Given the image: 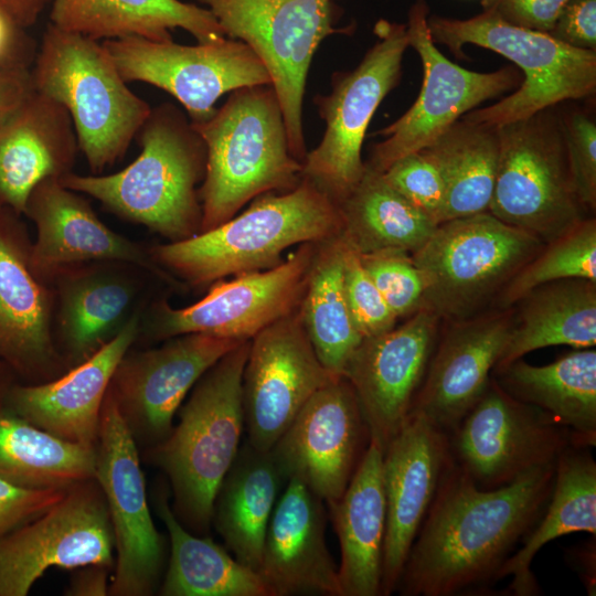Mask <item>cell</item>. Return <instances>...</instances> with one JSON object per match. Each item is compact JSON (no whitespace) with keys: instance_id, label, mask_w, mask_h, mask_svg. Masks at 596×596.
Here are the masks:
<instances>
[{"instance_id":"b9f144b4","label":"cell","mask_w":596,"mask_h":596,"mask_svg":"<svg viewBox=\"0 0 596 596\" xmlns=\"http://www.w3.org/2000/svg\"><path fill=\"white\" fill-rule=\"evenodd\" d=\"M362 266L395 317H409L425 308L421 272L405 251L386 249L358 254Z\"/></svg>"},{"instance_id":"f907efd6","label":"cell","mask_w":596,"mask_h":596,"mask_svg":"<svg viewBox=\"0 0 596 596\" xmlns=\"http://www.w3.org/2000/svg\"><path fill=\"white\" fill-rule=\"evenodd\" d=\"M71 581L67 595L75 596H105L109 592L107 585V572L109 567L88 565L82 567Z\"/></svg>"},{"instance_id":"52a82bcc","label":"cell","mask_w":596,"mask_h":596,"mask_svg":"<svg viewBox=\"0 0 596 596\" xmlns=\"http://www.w3.org/2000/svg\"><path fill=\"white\" fill-rule=\"evenodd\" d=\"M427 24L433 42L447 46L458 58L466 57L465 44H473L497 52L523 72L517 89L465 114L461 118L466 120L499 126L595 95V50L570 46L549 33L513 25L487 10L468 19L429 14Z\"/></svg>"},{"instance_id":"4fadbf2b","label":"cell","mask_w":596,"mask_h":596,"mask_svg":"<svg viewBox=\"0 0 596 596\" xmlns=\"http://www.w3.org/2000/svg\"><path fill=\"white\" fill-rule=\"evenodd\" d=\"M428 15L425 0H416L407 13L408 44L422 61L423 83L414 104L377 132L384 138L372 147L364 163L379 172H384L398 158L425 148L483 102L517 89L523 79L514 66L480 73L449 61L433 42Z\"/></svg>"},{"instance_id":"9a60e30c","label":"cell","mask_w":596,"mask_h":596,"mask_svg":"<svg viewBox=\"0 0 596 596\" xmlns=\"http://www.w3.org/2000/svg\"><path fill=\"white\" fill-rule=\"evenodd\" d=\"M102 44L127 83L142 82L167 92L184 107L192 124L209 119L222 95L270 84L265 65L251 47L230 38L182 45L127 36Z\"/></svg>"},{"instance_id":"e0dca14e","label":"cell","mask_w":596,"mask_h":596,"mask_svg":"<svg viewBox=\"0 0 596 596\" xmlns=\"http://www.w3.org/2000/svg\"><path fill=\"white\" fill-rule=\"evenodd\" d=\"M114 549L98 482L76 483L42 514L0 539V596H25L50 567L110 568Z\"/></svg>"},{"instance_id":"9c48e42d","label":"cell","mask_w":596,"mask_h":596,"mask_svg":"<svg viewBox=\"0 0 596 596\" xmlns=\"http://www.w3.org/2000/svg\"><path fill=\"white\" fill-rule=\"evenodd\" d=\"M498 128L500 151L488 212L544 244L592 216L573 183L556 106Z\"/></svg>"},{"instance_id":"d4e9b609","label":"cell","mask_w":596,"mask_h":596,"mask_svg":"<svg viewBox=\"0 0 596 596\" xmlns=\"http://www.w3.org/2000/svg\"><path fill=\"white\" fill-rule=\"evenodd\" d=\"M20 214L0 205V359L24 374H46L58 354L52 291L31 266Z\"/></svg>"},{"instance_id":"cb8c5ba5","label":"cell","mask_w":596,"mask_h":596,"mask_svg":"<svg viewBox=\"0 0 596 596\" xmlns=\"http://www.w3.org/2000/svg\"><path fill=\"white\" fill-rule=\"evenodd\" d=\"M24 215L35 225L31 266L43 278L86 262H120L168 278L150 252L104 224L91 204L60 179L40 182L28 198Z\"/></svg>"},{"instance_id":"e575fe53","label":"cell","mask_w":596,"mask_h":596,"mask_svg":"<svg viewBox=\"0 0 596 596\" xmlns=\"http://www.w3.org/2000/svg\"><path fill=\"white\" fill-rule=\"evenodd\" d=\"M512 307L514 323L494 369L546 347L585 349L596 344V281L568 278L546 283Z\"/></svg>"},{"instance_id":"30bf717a","label":"cell","mask_w":596,"mask_h":596,"mask_svg":"<svg viewBox=\"0 0 596 596\" xmlns=\"http://www.w3.org/2000/svg\"><path fill=\"white\" fill-rule=\"evenodd\" d=\"M226 38L251 47L265 65L286 123L289 148L304 161L302 102L312 56L336 28L332 0H199Z\"/></svg>"},{"instance_id":"816d5d0a","label":"cell","mask_w":596,"mask_h":596,"mask_svg":"<svg viewBox=\"0 0 596 596\" xmlns=\"http://www.w3.org/2000/svg\"><path fill=\"white\" fill-rule=\"evenodd\" d=\"M51 0H0V10L18 26L33 25Z\"/></svg>"},{"instance_id":"8992f818","label":"cell","mask_w":596,"mask_h":596,"mask_svg":"<svg viewBox=\"0 0 596 596\" xmlns=\"http://www.w3.org/2000/svg\"><path fill=\"white\" fill-rule=\"evenodd\" d=\"M32 77L35 92L68 111L79 150L95 174L125 156L151 111L128 87L102 43L51 22Z\"/></svg>"},{"instance_id":"3957f363","label":"cell","mask_w":596,"mask_h":596,"mask_svg":"<svg viewBox=\"0 0 596 596\" xmlns=\"http://www.w3.org/2000/svg\"><path fill=\"white\" fill-rule=\"evenodd\" d=\"M341 232L339 205L302 178L292 190L255 198L244 212L214 228L149 252L164 272L204 286L273 268L290 246L326 242Z\"/></svg>"},{"instance_id":"836d02e7","label":"cell","mask_w":596,"mask_h":596,"mask_svg":"<svg viewBox=\"0 0 596 596\" xmlns=\"http://www.w3.org/2000/svg\"><path fill=\"white\" fill-rule=\"evenodd\" d=\"M575 532L596 534V462L588 447L571 445L555 462L553 489L542 515L502 564L497 581L511 577L507 592L513 596L539 595L531 572L535 554L546 543Z\"/></svg>"},{"instance_id":"7dc6e473","label":"cell","mask_w":596,"mask_h":596,"mask_svg":"<svg viewBox=\"0 0 596 596\" xmlns=\"http://www.w3.org/2000/svg\"><path fill=\"white\" fill-rule=\"evenodd\" d=\"M67 489H32L0 478V539L42 514Z\"/></svg>"},{"instance_id":"2e32d148","label":"cell","mask_w":596,"mask_h":596,"mask_svg":"<svg viewBox=\"0 0 596 596\" xmlns=\"http://www.w3.org/2000/svg\"><path fill=\"white\" fill-rule=\"evenodd\" d=\"M454 461L480 489H494L538 467L555 465L571 432L541 408L510 396L492 377L448 435Z\"/></svg>"},{"instance_id":"bcb514c9","label":"cell","mask_w":596,"mask_h":596,"mask_svg":"<svg viewBox=\"0 0 596 596\" xmlns=\"http://www.w3.org/2000/svg\"><path fill=\"white\" fill-rule=\"evenodd\" d=\"M30 43L0 51V126L35 92Z\"/></svg>"},{"instance_id":"c3c4849f","label":"cell","mask_w":596,"mask_h":596,"mask_svg":"<svg viewBox=\"0 0 596 596\" xmlns=\"http://www.w3.org/2000/svg\"><path fill=\"white\" fill-rule=\"evenodd\" d=\"M567 0H481L482 10L525 29L549 33Z\"/></svg>"},{"instance_id":"603a6c76","label":"cell","mask_w":596,"mask_h":596,"mask_svg":"<svg viewBox=\"0 0 596 596\" xmlns=\"http://www.w3.org/2000/svg\"><path fill=\"white\" fill-rule=\"evenodd\" d=\"M513 323V307L444 321L409 413L449 435L488 387Z\"/></svg>"},{"instance_id":"f35d334b","label":"cell","mask_w":596,"mask_h":596,"mask_svg":"<svg viewBox=\"0 0 596 596\" xmlns=\"http://www.w3.org/2000/svg\"><path fill=\"white\" fill-rule=\"evenodd\" d=\"M95 446L62 439L0 409V478L32 489H67L94 478Z\"/></svg>"},{"instance_id":"d6986e66","label":"cell","mask_w":596,"mask_h":596,"mask_svg":"<svg viewBox=\"0 0 596 596\" xmlns=\"http://www.w3.org/2000/svg\"><path fill=\"white\" fill-rule=\"evenodd\" d=\"M156 348L126 352L108 392L136 444L148 449L170 434L173 418L198 380L243 341L185 333Z\"/></svg>"},{"instance_id":"83f0119b","label":"cell","mask_w":596,"mask_h":596,"mask_svg":"<svg viewBox=\"0 0 596 596\" xmlns=\"http://www.w3.org/2000/svg\"><path fill=\"white\" fill-rule=\"evenodd\" d=\"M78 150L68 111L34 92L0 126V205L23 214L40 182L73 172Z\"/></svg>"},{"instance_id":"f546056e","label":"cell","mask_w":596,"mask_h":596,"mask_svg":"<svg viewBox=\"0 0 596 596\" xmlns=\"http://www.w3.org/2000/svg\"><path fill=\"white\" fill-rule=\"evenodd\" d=\"M119 263L55 274L58 334L73 366L110 341L138 310L131 308L137 307L139 286Z\"/></svg>"},{"instance_id":"ffe728a7","label":"cell","mask_w":596,"mask_h":596,"mask_svg":"<svg viewBox=\"0 0 596 596\" xmlns=\"http://www.w3.org/2000/svg\"><path fill=\"white\" fill-rule=\"evenodd\" d=\"M371 441L351 383L336 376L304 405L270 453L281 472L324 503L347 489Z\"/></svg>"},{"instance_id":"d6a6232c","label":"cell","mask_w":596,"mask_h":596,"mask_svg":"<svg viewBox=\"0 0 596 596\" xmlns=\"http://www.w3.org/2000/svg\"><path fill=\"white\" fill-rule=\"evenodd\" d=\"M492 377L510 396L534 405L566 427L574 446L596 441V350L574 349L546 365L518 359Z\"/></svg>"},{"instance_id":"7402d4cb","label":"cell","mask_w":596,"mask_h":596,"mask_svg":"<svg viewBox=\"0 0 596 596\" xmlns=\"http://www.w3.org/2000/svg\"><path fill=\"white\" fill-rule=\"evenodd\" d=\"M453 459L449 436L415 413L383 451L386 500L381 596L396 589L411 546Z\"/></svg>"},{"instance_id":"7bdbcfd3","label":"cell","mask_w":596,"mask_h":596,"mask_svg":"<svg viewBox=\"0 0 596 596\" xmlns=\"http://www.w3.org/2000/svg\"><path fill=\"white\" fill-rule=\"evenodd\" d=\"M343 243L344 295L359 334L363 339L393 329L397 318L365 272L358 253Z\"/></svg>"},{"instance_id":"7c38bea8","label":"cell","mask_w":596,"mask_h":596,"mask_svg":"<svg viewBox=\"0 0 596 596\" xmlns=\"http://www.w3.org/2000/svg\"><path fill=\"white\" fill-rule=\"evenodd\" d=\"M95 448L94 478L106 500L116 550L108 594L152 595L166 564L167 542L151 518L137 444L108 391Z\"/></svg>"},{"instance_id":"44dd1931","label":"cell","mask_w":596,"mask_h":596,"mask_svg":"<svg viewBox=\"0 0 596 596\" xmlns=\"http://www.w3.org/2000/svg\"><path fill=\"white\" fill-rule=\"evenodd\" d=\"M441 319L423 308L393 329L363 338L343 376L351 383L371 441L384 451L406 419L424 381Z\"/></svg>"},{"instance_id":"ab89813d","label":"cell","mask_w":596,"mask_h":596,"mask_svg":"<svg viewBox=\"0 0 596 596\" xmlns=\"http://www.w3.org/2000/svg\"><path fill=\"white\" fill-rule=\"evenodd\" d=\"M343 247L340 236L317 244L299 305L302 324L321 364L334 375L360 344L343 288Z\"/></svg>"},{"instance_id":"ee69618b","label":"cell","mask_w":596,"mask_h":596,"mask_svg":"<svg viewBox=\"0 0 596 596\" xmlns=\"http://www.w3.org/2000/svg\"><path fill=\"white\" fill-rule=\"evenodd\" d=\"M573 183L585 211L596 210V121L590 111L560 110Z\"/></svg>"},{"instance_id":"681fc988","label":"cell","mask_w":596,"mask_h":596,"mask_svg":"<svg viewBox=\"0 0 596 596\" xmlns=\"http://www.w3.org/2000/svg\"><path fill=\"white\" fill-rule=\"evenodd\" d=\"M549 34L570 46L596 51V0H567Z\"/></svg>"},{"instance_id":"5b68a950","label":"cell","mask_w":596,"mask_h":596,"mask_svg":"<svg viewBox=\"0 0 596 596\" xmlns=\"http://www.w3.org/2000/svg\"><path fill=\"white\" fill-rule=\"evenodd\" d=\"M192 125L206 147L200 233L228 221L255 198L292 190L301 181L302 162L290 151L272 84L231 92L209 119Z\"/></svg>"},{"instance_id":"6da1fadb","label":"cell","mask_w":596,"mask_h":596,"mask_svg":"<svg viewBox=\"0 0 596 596\" xmlns=\"http://www.w3.org/2000/svg\"><path fill=\"white\" fill-rule=\"evenodd\" d=\"M554 472L555 465L538 467L485 490L451 459L395 592L402 596L487 592L542 515Z\"/></svg>"},{"instance_id":"4dcf8cb0","label":"cell","mask_w":596,"mask_h":596,"mask_svg":"<svg viewBox=\"0 0 596 596\" xmlns=\"http://www.w3.org/2000/svg\"><path fill=\"white\" fill-rule=\"evenodd\" d=\"M50 20L97 41L127 36L166 41L178 28L198 43L226 38L206 8L181 0H51Z\"/></svg>"},{"instance_id":"8fae6325","label":"cell","mask_w":596,"mask_h":596,"mask_svg":"<svg viewBox=\"0 0 596 596\" xmlns=\"http://www.w3.org/2000/svg\"><path fill=\"white\" fill-rule=\"evenodd\" d=\"M373 31L376 42L359 65L334 74L330 94L317 98L326 129L318 147L302 161V178L338 205L364 173L361 149L366 129L382 100L398 84L409 47L405 23L381 19Z\"/></svg>"},{"instance_id":"5bb4252c","label":"cell","mask_w":596,"mask_h":596,"mask_svg":"<svg viewBox=\"0 0 596 596\" xmlns=\"http://www.w3.org/2000/svg\"><path fill=\"white\" fill-rule=\"evenodd\" d=\"M317 244H300L273 268L219 279L188 307L177 309L161 300L151 307L143 323L140 319L139 332L155 341L185 333L252 340L299 307Z\"/></svg>"},{"instance_id":"7a4b0ae2","label":"cell","mask_w":596,"mask_h":596,"mask_svg":"<svg viewBox=\"0 0 596 596\" xmlns=\"http://www.w3.org/2000/svg\"><path fill=\"white\" fill-rule=\"evenodd\" d=\"M136 137L141 151L123 170L105 175L71 172L61 183L169 242L199 234L202 222L199 184L206 169L204 140L189 117L171 103L151 108Z\"/></svg>"},{"instance_id":"277c9868","label":"cell","mask_w":596,"mask_h":596,"mask_svg":"<svg viewBox=\"0 0 596 596\" xmlns=\"http://www.w3.org/2000/svg\"><path fill=\"white\" fill-rule=\"evenodd\" d=\"M251 340L216 361L178 409L179 422L148 459L170 483L174 515L196 535H209L213 501L245 433L242 374Z\"/></svg>"},{"instance_id":"f6af8a7d","label":"cell","mask_w":596,"mask_h":596,"mask_svg":"<svg viewBox=\"0 0 596 596\" xmlns=\"http://www.w3.org/2000/svg\"><path fill=\"white\" fill-rule=\"evenodd\" d=\"M389 184L407 201L440 223L445 202V184L440 172L422 151L395 160L382 172Z\"/></svg>"},{"instance_id":"60d3db41","label":"cell","mask_w":596,"mask_h":596,"mask_svg":"<svg viewBox=\"0 0 596 596\" xmlns=\"http://www.w3.org/2000/svg\"><path fill=\"white\" fill-rule=\"evenodd\" d=\"M583 278L596 281V220L587 216L545 244L499 294L492 308H510L546 283Z\"/></svg>"},{"instance_id":"ba28073f","label":"cell","mask_w":596,"mask_h":596,"mask_svg":"<svg viewBox=\"0 0 596 596\" xmlns=\"http://www.w3.org/2000/svg\"><path fill=\"white\" fill-rule=\"evenodd\" d=\"M544 245L488 211L439 223L412 253L425 285V308L441 321L492 308L507 284Z\"/></svg>"},{"instance_id":"8d00e7d4","label":"cell","mask_w":596,"mask_h":596,"mask_svg":"<svg viewBox=\"0 0 596 596\" xmlns=\"http://www.w3.org/2000/svg\"><path fill=\"white\" fill-rule=\"evenodd\" d=\"M343 241L358 254L386 249L414 253L434 233L436 224L385 180L365 166L364 173L339 204Z\"/></svg>"},{"instance_id":"484cf974","label":"cell","mask_w":596,"mask_h":596,"mask_svg":"<svg viewBox=\"0 0 596 596\" xmlns=\"http://www.w3.org/2000/svg\"><path fill=\"white\" fill-rule=\"evenodd\" d=\"M324 501L289 479L265 534L258 573L272 596H342L326 540Z\"/></svg>"},{"instance_id":"ac0fdd59","label":"cell","mask_w":596,"mask_h":596,"mask_svg":"<svg viewBox=\"0 0 596 596\" xmlns=\"http://www.w3.org/2000/svg\"><path fill=\"white\" fill-rule=\"evenodd\" d=\"M336 376L319 361L299 307L262 330L251 340L242 374L245 439L270 450L308 400Z\"/></svg>"},{"instance_id":"4316f807","label":"cell","mask_w":596,"mask_h":596,"mask_svg":"<svg viewBox=\"0 0 596 596\" xmlns=\"http://www.w3.org/2000/svg\"><path fill=\"white\" fill-rule=\"evenodd\" d=\"M140 319L138 309L110 341L63 376L12 387L8 408L62 439L95 446L111 377L139 336Z\"/></svg>"},{"instance_id":"1f68e13d","label":"cell","mask_w":596,"mask_h":596,"mask_svg":"<svg viewBox=\"0 0 596 596\" xmlns=\"http://www.w3.org/2000/svg\"><path fill=\"white\" fill-rule=\"evenodd\" d=\"M287 482L270 450L244 439L216 491L212 525L231 554L256 572L270 517Z\"/></svg>"},{"instance_id":"f1b7e54d","label":"cell","mask_w":596,"mask_h":596,"mask_svg":"<svg viewBox=\"0 0 596 596\" xmlns=\"http://www.w3.org/2000/svg\"><path fill=\"white\" fill-rule=\"evenodd\" d=\"M383 451L370 441L343 494L328 502L338 536L342 596H381L386 500Z\"/></svg>"},{"instance_id":"d590c367","label":"cell","mask_w":596,"mask_h":596,"mask_svg":"<svg viewBox=\"0 0 596 596\" xmlns=\"http://www.w3.org/2000/svg\"><path fill=\"white\" fill-rule=\"evenodd\" d=\"M156 512L164 523L170 555L159 587L161 596H272L258 572L238 562L209 535L187 530L173 513L168 487L153 493Z\"/></svg>"},{"instance_id":"74e56055","label":"cell","mask_w":596,"mask_h":596,"mask_svg":"<svg viewBox=\"0 0 596 596\" xmlns=\"http://www.w3.org/2000/svg\"><path fill=\"white\" fill-rule=\"evenodd\" d=\"M419 151L445 184L440 223L489 210L500 151L498 126L460 118Z\"/></svg>"}]
</instances>
